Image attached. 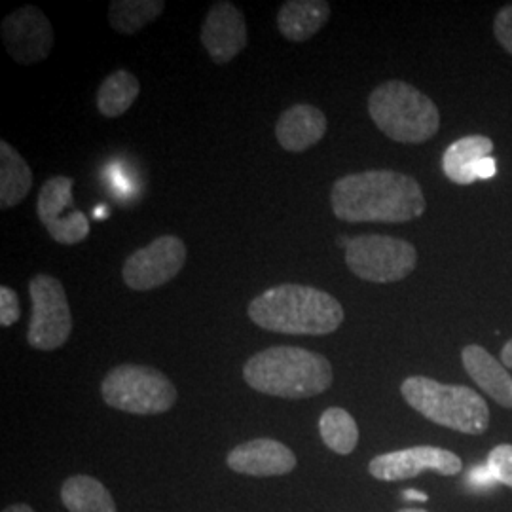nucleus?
Segmentation results:
<instances>
[{"instance_id":"ddd939ff","label":"nucleus","mask_w":512,"mask_h":512,"mask_svg":"<svg viewBox=\"0 0 512 512\" xmlns=\"http://www.w3.org/2000/svg\"><path fill=\"white\" fill-rule=\"evenodd\" d=\"M247 19L236 4H213L202 25V44L213 63L226 65L247 46Z\"/></svg>"},{"instance_id":"1a4fd4ad","label":"nucleus","mask_w":512,"mask_h":512,"mask_svg":"<svg viewBox=\"0 0 512 512\" xmlns=\"http://www.w3.org/2000/svg\"><path fill=\"white\" fill-rule=\"evenodd\" d=\"M186 264V245L177 236H160L129 255L122 268L124 283L133 291H152L169 283Z\"/></svg>"},{"instance_id":"b1692460","label":"nucleus","mask_w":512,"mask_h":512,"mask_svg":"<svg viewBox=\"0 0 512 512\" xmlns=\"http://www.w3.org/2000/svg\"><path fill=\"white\" fill-rule=\"evenodd\" d=\"M488 471L497 482L512 488V444L495 446L488 456Z\"/></svg>"},{"instance_id":"c756f323","label":"nucleus","mask_w":512,"mask_h":512,"mask_svg":"<svg viewBox=\"0 0 512 512\" xmlns=\"http://www.w3.org/2000/svg\"><path fill=\"white\" fill-rule=\"evenodd\" d=\"M406 499H418V501H427V495L416 492V490H406L404 492Z\"/></svg>"},{"instance_id":"5701e85b","label":"nucleus","mask_w":512,"mask_h":512,"mask_svg":"<svg viewBox=\"0 0 512 512\" xmlns=\"http://www.w3.org/2000/svg\"><path fill=\"white\" fill-rule=\"evenodd\" d=\"M321 439L332 452L348 456L359 442V427L348 410L332 406L321 414L319 420Z\"/></svg>"},{"instance_id":"9d476101","label":"nucleus","mask_w":512,"mask_h":512,"mask_svg":"<svg viewBox=\"0 0 512 512\" xmlns=\"http://www.w3.org/2000/svg\"><path fill=\"white\" fill-rule=\"evenodd\" d=\"M71 177L59 175L42 184L37 200L38 220L61 245H76L90 236V220L73 207Z\"/></svg>"},{"instance_id":"2eb2a0df","label":"nucleus","mask_w":512,"mask_h":512,"mask_svg":"<svg viewBox=\"0 0 512 512\" xmlns=\"http://www.w3.org/2000/svg\"><path fill=\"white\" fill-rule=\"evenodd\" d=\"M329 122L323 110L313 105H294L285 110L275 124V139L287 152H306L327 133Z\"/></svg>"},{"instance_id":"20e7f679","label":"nucleus","mask_w":512,"mask_h":512,"mask_svg":"<svg viewBox=\"0 0 512 512\" xmlns=\"http://www.w3.org/2000/svg\"><path fill=\"white\" fill-rule=\"evenodd\" d=\"M368 114L385 137L403 145L425 143L440 128L433 99L403 80H389L370 93Z\"/></svg>"},{"instance_id":"a878e982","label":"nucleus","mask_w":512,"mask_h":512,"mask_svg":"<svg viewBox=\"0 0 512 512\" xmlns=\"http://www.w3.org/2000/svg\"><path fill=\"white\" fill-rule=\"evenodd\" d=\"M495 40L512 55V4H507L497 12L494 19Z\"/></svg>"},{"instance_id":"aec40b11","label":"nucleus","mask_w":512,"mask_h":512,"mask_svg":"<svg viewBox=\"0 0 512 512\" xmlns=\"http://www.w3.org/2000/svg\"><path fill=\"white\" fill-rule=\"evenodd\" d=\"M61 501L69 512H116L109 490L92 476L67 478L61 488Z\"/></svg>"},{"instance_id":"4468645a","label":"nucleus","mask_w":512,"mask_h":512,"mask_svg":"<svg viewBox=\"0 0 512 512\" xmlns=\"http://www.w3.org/2000/svg\"><path fill=\"white\" fill-rule=\"evenodd\" d=\"M226 463L239 475L266 476L289 475L296 467V456L289 446L274 439H255L236 446Z\"/></svg>"},{"instance_id":"39448f33","label":"nucleus","mask_w":512,"mask_h":512,"mask_svg":"<svg viewBox=\"0 0 512 512\" xmlns=\"http://www.w3.org/2000/svg\"><path fill=\"white\" fill-rule=\"evenodd\" d=\"M401 393L404 401L423 418L446 429L465 435H482L490 427V408L471 387L410 376L401 385Z\"/></svg>"},{"instance_id":"a211bd4d","label":"nucleus","mask_w":512,"mask_h":512,"mask_svg":"<svg viewBox=\"0 0 512 512\" xmlns=\"http://www.w3.org/2000/svg\"><path fill=\"white\" fill-rule=\"evenodd\" d=\"M494 141L484 135H467L446 148L442 156L444 175L452 183L469 186L478 181L475 167L480 160L492 156Z\"/></svg>"},{"instance_id":"cd10ccee","label":"nucleus","mask_w":512,"mask_h":512,"mask_svg":"<svg viewBox=\"0 0 512 512\" xmlns=\"http://www.w3.org/2000/svg\"><path fill=\"white\" fill-rule=\"evenodd\" d=\"M501 363L512 370V338L501 349Z\"/></svg>"},{"instance_id":"412c9836","label":"nucleus","mask_w":512,"mask_h":512,"mask_svg":"<svg viewBox=\"0 0 512 512\" xmlns=\"http://www.w3.org/2000/svg\"><path fill=\"white\" fill-rule=\"evenodd\" d=\"M141 93V84L129 71H114L97 90V109L105 118H120L126 114Z\"/></svg>"},{"instance_id":"9b49d317","label":"nucleus","mask_w":512,"mask_h":512,"mask_svg":"<svg viewBox=\"0 0 512 512\" xmlns=\"http://www.w3.org/2000/svg\"><path fill=\"white\" fill-rule=\"evenodd\" d=\"M2 42L19 65H35L54 50V27L37 6L25 4L2 21Z\"/></svg>"},{"instance_id":"6e6552de","label":"nucleus","mask_w":512,"mask_h":512,"mask_svg":"<svg viewBox=\"0 0 512 512\" xmlns=\"http://www.w3.org/2000/svg\"><path fill=\"white\" fill-rule=\"evenodd\" d=\"M33 302L27 342L40 351L59 349L73 332V315L65 287L52 275L38 274L29 281Z\"/></svg>"},{"instance_id":"f257e3e1","label":"nucleus","mask_w":512,"mask_h":512,"mask_svg":"<svg viewBox=\"0 0 512 512\" xmlns=\"http://www.w3.org/2000/svg\"><path fill=\"white\" fill-rule=\"evenodd\" d=\"M336 219L344 222H410L427 209L420 183L391 169H372L338 179L330 192Z\"/></svg>"},{"instance_id":"dca6fc26","label":"nucleus","mask_w":512,"mask_h":512,"mask_svg":"<svg viewBox=\"0 0 512 512\" xmlns=\"http://www.w3.org/2000/svg\"><path fill=\"white\" fill-rule=\"evenodd\" d=\"M461 361L475 382L488 397L503 408L512 410V376L503 363H499L492 353L471 344L461 351Z\"/></svg>"},{"instance_id":"0eeeda50","label":"nucleus","mask_w":512,"mask_h":512,"mask_svg":"<svg viewBox=\"0 0 512 512\" xmlns=\"http://www.w3.org/2000/svg\"><path fill=\"white\" fill-rule=\"evenodd\" d=\"M349 270L370 283H397L418 266V251L404 239L365 234L349 238L346 245Z\"/></svg>"},{"instance_id":"f03ea898","label":"nucleus","mask_w":512,"mask_h":512,"mask_svg":"<svg viewBox=\"0 0 512 512\" xmlns=\"http://www.w3.org/2000/svg\"><path fill=\"white\" fill-rule=\"evenodd\" d=\"M249 317L270 332L325 336L338 330L346 313L332 294L310 285L283 283L258 294L249 304Z\"/></svg>"},{"instance_id":"bb28decb","label":"nucleus","mask_w":512,"mask_h":512,"mask_svg":"<svg viewBox=\"0 0 512 512\" xmlns=\"http://www.w3.org/2000/svg\"><path fill=\"white\" fill-rule=\"evenodd\" d=\"M476 179H492L497 175V164H495L494 158L488 156L484 160H480L475 167Z\"/></svg>"},{"instance_id":"7c9ffc66","label":"nucleus","mask_w":512,"mask_h":512,"mask_svg":"<svg viewBox=\"0 0 512 512\" xmlns=\"http://www.w3.org/2000/svg\"><path fill=\"white\" fill-rule=\"evenodd\" d=\"M399 512H427V511H421V509H403V511Z\"/></svg>"},{"instance_id":"423d86ee","label":"nucleus","mask_w":512,"mask_h":512,"mask_svg":"<svg viewBox=\"0 0 512 512\" xmlns=\"http://www.w3.org/2000/svg\"><path fill=\"white\" fill-rule=\"evenodd\" d=\"M101 395L110 408L135 416L164 414L177 403V389L164 372L143 365L112 368L101 384Z\"/></svg>"},{"instance_id":"6ab92c4d","label":"nucleus","mask_w":512,"mask_h":512,"mask_svg":"<svg viewBox=\"0 0 512 512\" xmlns=\"http://www.w3.org/2000/svg\"><path fill=\"white\" fill-rule=\"evenodd\" d=\"M33 188V171L16 148L0 141V207L12 209Z\"/></svg>"},{"instance_id":"393cba45","label":"nucleus","mask_w":512,"mask_h":512,"mask_svg":"<svg viewBox=\"0 0 512 512\" xmlns=\"http://www.w3.org/2000/svg\"><path fill=\"white\" fill-rule=\"evenodd\" d=\"M21 317L19 296L8 285L0 287V327H12Z\"/></svg>"},{"instance_id":"4be33fe9","label":"nucleus","mask_w":512,"mask_h":512,"mask_svg":"<svg viewBox=\"0 0 512 512\" xmlns=\"http://www.w3.org/2000/svg\"><path fill=\"white\" fill-rule=\"evenodd\" d=\"M164 0H114L109 6V23L120 35H135L164 12Z\"/></svg>"},{"instance_id":"c85d7f7f","label":"nucleus","mask_w":512,"mask_h":512,"mask_svg":"<svg viewBox=\"0 0 512 512\" xmlns=\"http://www.w3.org/2000/svg\"><path fill=\"white\" fill-rule=\"evenodd\" d=\"M2 512H35L29 505H25V503H19V505H10L8 509H4Z\"/></svg>"},{"instance_id":"7ed1b4c3","label":"nucleus","mask_w":512,"mask_h":512,"mask_svg":"<svg viewBox=\"0 0 512 512\" xmlns=\"http://www.w3.org/2000/svg\"><path fill=\"white\" fill-rule=\"evenodd\" d=\"M251 389L281 399H311L329 389L334 372L321 353L294 346H275L253 355L243 366Z\"/></svg>"},{"instance_id":"f3484780","label":"nucleus","mask_w":512,"mask_h":512,"mask_svg":"<svg viewBox=\"0 0 512 512\" xmlns=\"http://www.w3.org/2000/svg\"><path fill=\"white\" fill-rule=\"evenodd\" d=\"M330 18L325 0H287L277 14L279 33L291 42H306L317 35Z\"/></svg>"},{"instance_id":"f8f14e48","label":"nucleus","mask_w":512,"mask_h":512,"mask_svg":"<svg viewBox=\"0 0 512 512\" xmlns=\"http://www.w3.org/2000/svg\"><path fill=\"white\" fill-rule=\"evenodd\" d=\"M425 471H435L442 476L459 475L463 471V461L454 452L444 448L414 446L399 452L382 454L372 459L368 465V473L384 482L408 480Z\"/></svg>"}]
</instances>
